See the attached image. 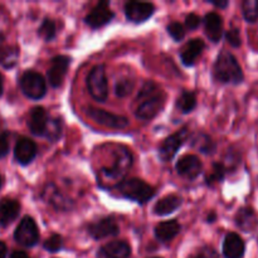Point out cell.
Wrapping results in <instances>:
<instances>
[{"instance_id": "11", "label": "cell", "mask_w": 258, "mask_h": 258, "mask_svg": "<svg viewBox=\"0 0 258 258\" xmlns=\"http://www.w3.org/2000/svg\"><path fill=\"white\" fill-rule=\"evenodd\" d=\"M154 7L151 3L130 2L125 5V14L128 20L134 23H143L154 14Z\"/></svg>"}, {"instance_id": "27", "label": "cell", "mask_w": 258, "mask_h": 258, "mask_svg": "<svg viewBox=\"0 0 258 258\" xmlns=\"http://www.w3.org/2000/svg\"><path fill=\"white\" fill-rule=\"evenodd\" d=\"M242 10L247 22H256L258 19V0H244L242 4Z\"/></svg>"}, {"instance_id": "30", "label": "cell", "mask_w": 258, "mask_h": 258, "mask_svg": "<svg viewBox=\"0 0 258 258\" xmlns=\"http://www.w3.org/2000/svg\"><path fill=\"white\" fill-rule=\"evenodd\" d=\"M55 32H57V30H55V24L54 22L50 19H45L44 22L42 23V25H40L39 30H38L39 35L44 40H52L53 38L55 37Z\"/></svg>"}, {"instance_id": "42", "label": "cell", "mask_w": 258, "mask_h": 258, "mask_svg": "<svg viewBox=\"0 0 258 258\" xmlns=\"http://www.w3.org/2000/svg\"><path fill=\"white\" fill-rule=\"evenodd\" d=\"M212 4H213L214 7H217V8L228 7V2H227V0H224V2H212Z\"/></svg>"}, {"instance_id": "4", "label": "cell", "mask_w": 258, "mask_h": 258, "mask_svg": "<svg viewBox=\"0 0 258 258\" xmlns=\"http://www.w3.org/2000/svg\"><path fill=\"white\" fill-rule=\"evenodd\" d=\"M118 190L120 194L125 198L130 199V201L138 202V203L144 204L148 201H150L155 194V189L148 183L140 179H127L123 180L122 183L118 185Z\"/></svg>"}, {"instance_id": "26", "label": "cell", "mask_w": 258, "mask_h": 258, "mask_svg": "<svg viewBox=\"0 0 258 258\" xmlns=\"http://www.w3.org/2000/svg\"><path fill=\"white\" fill-rule=\"evenodd\" d=\"M179 110L183 113H188L190 111H193L197 106V97L193 92H189V91H184L181 93V96L179 97L178 102H176Z\"/></svg>"}, {"instance_id": "3", "label": "cell", "mask_w": 258, "mask_h": 258, "mask_svg": "<svg viewBox=\"0 0 258 258\" xmlns=\"http://www.w3.org/2000/svg\"><path fill=\"white\" fill-rule=\"evenodd\" d=\"M133 165V155L130 151L125 148H121L116 151V159L113 160L112 166L108 169H102L101 171V181L107 184H113L121 180L128 169Z\"/></svg>"}, {"instance_id": "16", "label": "cell", "mask_w": 258, "mask_h": 258, "mask_svg": "<svg viewBox=\"0 0 258 258\" xmlns=\"http://www.w3.org/2000/svg\"><path fill=\"white\" fill-rule=\"evenodd\" d=\"M88 232L95 239H102L108 236H116L118 233V226L112 218H102L90 224Z\"/></svg>"}, {"instance_id": "13", "label": "cell", "mask_w": 258, "mask_h": 258, "mask_svg": "<svg viewBox=\"0 0 258 258\" xmlns=\"http://www.w3.org/2000/svg\"><path fill=\"white\" fill-rule=\"evenodd\" d=\"M203 170V164L196 155H184L176 163V171L179 175L186 179H194Z\"/></svg>"}, {"instance_id": "17", "label": "cell", "mask_w": 258, "mask_h": 258, "mask_svg": "<svg viewBox=\"0 0 258 258\" xmlns=\"http://www.w3.org/2000/svg\"><path fill=\"white\" fill-rule=\"evenodd\" d=\"M131 248L126 242L113 241L101 247L97 258H130Z\"/></svg>"}, {"instance_id": "41", "label": "cell", "mask_w": 258, "mask_h": 258, "mask_svg": "<svg viewBox=\"0 0 258 258\" xmlns=\"http://www.w3.org/2000/svg\"><path fill=\"white\" fill-rule=\"evenodd\" d=\"M7 252H8L7 246H5L4 242L0 241V258H5V257H7Z\"/></svg>"}, {"instance_id": "24", "label": "cell", "mask_w": 258, "mask_h": 258, "mask_svg": "<svg viewBox=\"0 0 258 258\" xmlns=\"http://www.w3.org/2000/svg\"><path fill=\"white\" fill-rule=\"evenodd\" d=\"M181 206V199L176 196L164 197L154 207V212L158 216H166V214L174 213L179 207Z\"/></svg>"}, {"instance_id": "34", "label": "cell", "mask_w": 258, "mask_h": 258, "mask_svg": "<svg viewBox=\"0 0 258 258\" xmlns=\"http://www.w3.org/2000/svg\"><path fill=\"white\" fill-rule=\"evenodd\" d=\"M168 32H169V34H170L171 37L176 40V42H179V40L183 39L184 35H185L184 27L178 22H173L171 24H169Z\"/></svg>"}, {"instance_id": "40", "label": "cell", "mask_w": 258, "mask_h": 258, "mask_svg": "<svg viewBox=\"0 0 258 258\" xmlns=\"http://www.w3.org/2000/svg\"><path fill=\"white\" fill-rule=\"evenodd\" d=\"M10 258H30V257L28 256V254L25 253V252L15 251V252H13L12 256H10Z\"/></svg>"}, {"instance_id": "45", "label": "cell", "mask_w": 258, "mask_h": 258, "mask_svg": "<svg viewBox=\"0 0 258 258\" xmlns=\"http://www.w3.org/2000/svg\"><path fill=\"white\" fill-rule=\"evenodd\" d=\"M3 185V179H2V175H0V188H2Z\"/></svg>"}, {"instance_id": "5", "label": "cell", "mask_w": 258, "mask_h": 258, "mask_svg": "<svg viewBox=\"0 0 258 258\" xmlns=\"http://www.w3.org/2000/svg\"><path fill=\"white\" fill-rule=\"evenodd\" d=\"M87 88L90 95L95 98L96 101L107 100L108 96V85L107 77H106V71L103 66H96L91 70L90 75L87 76Z\"/></svg>"}, {"instance_id": "38", "label": "cell", "mask_w": 258, "mask_h": 258, "mask_svg": "<svg viewBox=\"0 0 258 258\" xmlns=\"http://www.w3.org/2000/svg\"><path fill=\"white\" fill-rule=\"evenodd\" d=\"M9 151V135L8 133L0 134V159L4 158Z\"/></svg>"}, {"instance_id": "8", "label": "cell", "mask_w": 258, "mask_h": 258, "mask_svg": "<svg viewBox=\"0 0 258 258\" xmlns=\"http://www.w3.org/2000/svg\"><path fill=\"white\" fill-rule=\"evenodd\" d=\"M86 111H87V115L93 121H96L100 125L105 126V127L121 130V128H125L128 125V120L126 117H123V116L115 115V113L107 112V111L95 107H90Z\"/></svg>"}, {"instance_id": "15", "label": "cell", "mask_w": 258, "mask_h": 258, "mask_svg": "<svg viewBox=\"0 0 258 258\" xmlns=\"http://www.w3.org/2000/svg\"><path fill=\"white\" fill-rule=\"evenodd\" d=\"M29 126L30 133L37 136H45L49 126V118H48L47 112L43 107H34L30 111L29 116Z\"/></svg>"}, {"instance_id": "22", "label": "cell", "mask_w": 258, "mask_h": 258, "mask_svg": "<svg viewBox=\"0 0 258 258\" xmlns=\"http://www.w3.org/2000/svg\"><path fill=\"white\" fill-rule=\"evenodd\" d=\"M236 224L239 229L248 233L256 229L258 226V218L253 209L241 208L236 216Z\"/></svg>"}, {"instance_id": "1", "label": "cell", "mask_w": 258, "mask_h": 258, "mask_svg": "<svg viewBox=\"0 0 258 258\" xmlns=\"http://www.w3.org/2000/svg\"><path fill=\"white\" fill-rule=\"evenodd\" d=\"M165 95L154 82L149 81L141 88L138 96L139 106L135 111L136 117L140 120H150L155 117L163 108Z\"/></svg>"}, {"instance_id": "32", "label": "cell", "mask_w": 258, "mask_h": 258, "mask_svg": "<svg viewBox=\"0 0 258 258\" xmlns=\"http://www.w3.org/2000/svg\"><path fill=\"white\" fill-rule=\"evenodd\" d=\"M62 246H63L62 237H60L59 234H53V236H50L49 238L44 242V244H43V247H44L47 251L52 252V253L59 251V249L62 248Z\"/></svg>"}, {"instance_id": "2", "label": "cell", "mask_w": 258, "mask_h": 258, "mask_svg": "<svg viewBox=\"0 0 258 258\" xmlns=\"http://www.w3.org/2000/svg\"><path fill=\"white\" fill-rule=\"evenodd\" d=\"M214 77L222 83H233L238 85L243 81V72L241 66L237 62L232 53L223 50L219 53L214 63Z\"/></svg>"}, {"instance_id": "20", "label": "cell", "mask_w": 258, "mask_h": 258, "mask_svg": "<svg viewBox=\"0 0 258 258\" xmlns=\"http://www.w3.org/2000/svg\"><path fill=\"white\" fill-rule=\"evenodd\" d=\"M204 49V42L199 38H196V39H191L184 45L183 50H181V60H183L184 64L191 66L196 63L197 58L203 53Z\"/></svg>"}, {"instance_id": "25", "label": "cell", "mask_w": 258, "mask_h": 258, "mask_svg": "<svg viewBox=\"0 0 258 258\" xmlns=\"http://www.w3.org/2000/svg\"><path fill=\"white\" fill-rule=\"evenodd\" d=\"M191 145H193L194 149L204 154H213L214 150H216L214 141L208 135H204V134H198V135L194 136L193 140H191Z\"/></svg>"}, {"instance_id": "23", "label": "cell", "mask_w": 258, "mask_h": 258, "mask_svg": "<svg viewBox=\"0 0 258 258\" xmlns=\"http://www.w3.org/2000/svg\"><path fill=\"white\" fill-rule=\"evenodd\" d=\"M180 231V226L176 221L161 222L156 226L155 236L160 242H169Z\"/></svg>"}, {"instance_id": "10", "label": "cell", "mask_w": 258, "mask_h": 258, "mask_svg": "<svg viewBox=\"0 0 258 258\" xmlns=\"http://www.w3.org/2000/svg\"><path fill=\"white\" fill-rule=\"evenodd\" d=\"M71 59L67 55H57L50 62V67L48 70V81L52 87H59L62 85L64 76L70 67Z\"/></svg>"}, {"instance_id": "29", "label": "cell", "mask_w": 258, "mask_h": 258, "mask_svg": "<svg viewBox=\"0 0 258 258\" xmlns=\"http://www.w3.org/2000/svg\"><path fill=\"white\" fill-rule=\"evenodd\" d=\"M226 171H227V168L223 165V164H214L211 173H209L208 176H207V181H208V184H214L223 180L224 175H226Z\"/></svg>"}, {"instance_id": "43", "label": "cell", "mask_w": 258, "mask_h": 258, "mask_svg": "<svg viewBox=\"0 0 258 258\" xmlns=\"http://www.w3.org/2000/svg\"><path fill=\"white\" fill-rule=\"evenodd\" d=\"M3 90H4V86H3V76L0 73V96L3 95Z\"/></svg>"}, {"instance_id": "14", "label": "cell", "mask_w": 258, "mask_h": 258, "mask_svg": "<svg viewBox=\"0 0 258 258\" xmlns=\"http://www.w3.org/2000/svg\"><path fill=\"white\" fill-rule=\"evenodd\" d=\"M37 155V145L28 138H20L14 148L15 160L22 165H28Z\"/></svg>"}, {"instance_id": "31", "label": "cell", "mask_w": 258, "mask_h": 258, "mask_svg": "<svg viewBox=\"0 0 258 258\" xmlns=\"http://www.w3.org/2000/svg\"><path fill=\"white\" fill-rule=\"evenodd\" d=\"M134 90V81L131 80H121L117 81L115 86V92L118 97H126L130 95L131 91Z\"/></svg>"}, {"instance_id": "7", "label": "cell", "mask_w": 258, "mask_h": 258, "mask_svg": "<svg viewBox=\"0 0 258 258\" xmlns=\"http://www.w3.org/2000/svg\"><path fill=\"white\" fill-rule=\"evenodd\" d=\"M15 241L24 247H33L39 241V231L32 217H24L14 232Z\"/></svg>"}, {"instance_id": "37", "label": "cell", "mask_w": 258, "mask_h": 258, "mask_svg": "<svg viewBox=\"0 0 258 258\" xmlns=\"http://www.w3.org/2000/svg\"><path fill=\"white\" fill-rule=\"evenodd\" d=\"M191 258H219V256L213 247H204L201 251L197 252Z\"/></svg>"}, {"instance_id": "19", "label": "cell", "mask_w": 258, "mask_h": 258, "mask_svg": "<svg viewBox=\"0 0 258 258\" xmlns=\"http://www.w3.org/2000/svg\"><path fill=\"white\" fill-rule=\"evenodd\" d=\"M204 29L206 34L212 42L217 43L221 40L222 34H223V22L222 18L217 13H209L204 18Z\"/></svg>"}, {"instance_id": "28", "label": "cell", "mask_w": 258, "mask_h": 258, "mask_svg": "<svg viewBox=\"0 0 258 258\" xmlns=\"http://www.w3.org/2000/svg\"><path fill=\"white\" fill-rule=\"evenodd\" d=\"M48 189H49V190L45 191L48 196V201H49L50 203L55 207V208H59V209L67 208L68 202L64 201V198L62 197V194L58 193V190H55L54 186L53 185H48Z\"/></svg>"}, {"instance_id": "9", "label": "cell", "mask_w": 258, "mask_h": 258, "mask_svg": "<svg viewBox=\"0 0 258 258\" xmlns=\"http://www.w3.org/2000/svg\"><path fill=\"white\" fill-rule=\"evenodd\" d=\"M188 138V128L184 127L181 130L176 131L175 134L170 135L165 139L159 149V156L163 161H169L174 158L178 149L184 144V141Z\"/></svg>"}, {"instance_id": "12", "label": "cell", "mask_w": 258, "mask_h": 258, "mask_svg": "<svg viewBox=\"0 0 258 258\" xmlns=\"http://www.w3.org/2000/svg\"><path fill=\"white\" fill-rule=\"evenodd\" d=\"M113 18L112 10L108 7L107 2L98 3L92 10H91L90 14L86 17V23L90 25L91 28H100L106 25L107 23H110Z\"/></svg>"}, {"instance_id": "6", "label": "cell", "mask_w": 258, "mask_h": 258, "mask_svg": "<svg viewBox=\"0 0 258 258\" xmlns=\"http://www.w3.org/2000/svg\"><path fill=\"white\" fill-rule=\"evenodd\" d=\"M19 85L22 92L32 100H39L47 92V85H45L44 78L34 71L25 72L20 77Z\"/></svg>"}, {"instance_id": "44", "label": "cell", "mask_w": 258, "mask_h": 258, "mask_svg": "<svg viewBox=\"0 0 258 258\" xmlns=\"http://www.w3.org/2000/svg\"><path fill=\"white\" fill-rule=\"evenodd\" d=\"M214 219H216V214H214V213L209 214V216H208V222H209V223L214 222Z\"/></svg>"}, {"instance_id": "35", "label": "cell", "mask_w": 258, "mask_h": 258, "mask_svg": "<svg viewBox=\"0 0 258 258\" xmlns=\"http://www.w3.org/2000/svg\"><path fill=\"white\" fill-rule=\"evenodd\" d=\"M60 136V122L59 120L49 121V126H48L47 134L45 138L49 139L50 141H55Z\"/></svg>"}, {"instance_id": "39", "label": "cell", "mask_w": 258, "mask_h": 258, "mask_svg": "<svg viewBox=\"0 0 258 258\" xmlns=\"http://www.w3.org/2000/svg\"><path fill=\"white\" fill-rule=\"evenodd\" d=\"M199 24H201V18H199L197 14H189L188 17H186L185 25L188 29L190 30L197 29V28L199 27Z\"/></svg>"}, {"instance_id": "33", "label": "cell", "mask_w": 258, "mask_h": 258, "mask_svg": "<svg viewBox=\"0 0 258 258\" xmlns=\"http://www.w3.org/2000/svg\"><path fill=\"white\" fill-rule=\"evenodd\" d=\"M18 57V50L17 49H8L3 53V55L0 57V63H2L4 67H13L17 62Z\"/></svg>"}, {"instance_id": "18", "label": "cell", "mask_w": 258, "mask_h": 258, "mask_svg": "<svg viewBox=\"0 0 258 258\" xmlns=\"http://www.w3.org/2000/svg\"><path fill=\"white\" fill-rule=\"evenodd\" d=\"M244 242L237 233H229L223 242V253L226 258H243Z\"/></svg>"}, {"instance_id": "36", "label": "cell", "mask_w": 258, "mask_h": 258, "mask_svg": "<svg viewBox=\"0 0 258 258\" xmlns=\"http://www.w3.org/2000/svg\"><path fill=\"white\" fill-rule=\"evenodd\" d=\"M226 37H227V40H228V43L232 45V47L237 48L241 45V35H239V30L236 29V28L229 29L228 32H227Z\"/></svg>"}, {"instance_id": "21", "label": "cell", "mask_w": 258, "mask_h": 258, "mask_svg": "<svg viewBox=\"0 0 258 258\" xmlns=\"http://www.w3.org/2000/svg\"><path fill=\"white\" fill-rule=\"evenodd\" d=\"M20 212V204L14 199H3L0 201V226L12 223Z\"/></svg>"}]
</instances>
